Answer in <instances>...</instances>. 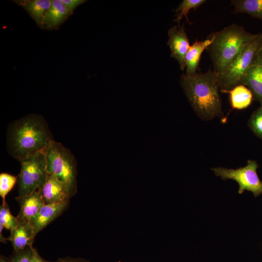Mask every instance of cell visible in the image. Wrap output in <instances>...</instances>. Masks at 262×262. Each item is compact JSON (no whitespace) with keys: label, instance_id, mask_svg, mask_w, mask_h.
Segmentation results:
<instances>
[{"label":"cell","instance_id":"1","mask_svg":"<svg viewBox=\"0 0 262 262\" xmlns=\"http://www.w3.org/2000/svg\"><path fill=\"white\" fill-rule=\"evenodd\" d=\"M53 141L48 125L41 115H27L11 122L7 128L8 151L19 162L46 151Z\"/></svg>","mask_w":262,"mask_h":262},{"label":"cell","instance_id":"2","mask_svg":"<svg viewBox=\"0 0 262 262\" xmlns=\"http://www.w3.org/2000/svg\"><path fill=\"white\" fill-rule=\"evenodd\" d=\"M180 83L196 115L202 120L223 116L219 74L210 67L205 72L183 73Z\"/></svg>","mask_w":262,"mask_h":262},{"label":"cell","instance_id":"3","mask_svg":"<svg viewBox=\"0 0 262 262\" xmlns=\"http://www.w3.org/2000/svg\"><path fill=\"white\" fill-rule=\"evenodd\" d=\"M212 33L213 40L206 50L213 70L219 75L234 61L244 46L255 35L236 24H231Z\"/></svg>","mask_w":262,"mask_h":262},{"label":"cell","instance_id":"4","mask_svg":"<svg viewBox=\"0 0 262 262\" xmlns=\"http://www.w3.org/2000/svg\"><path fill=\"white\" fill-rule=\"evenodd\" d=\"M47 171L55 176L67 188L71 197L77 192V162L70 150L60 143L52 141L46 151Z\"/></svg>","mask_w":262,"mask_h":262},{"label":"cell","instance_id":"5","mask_svg":"<svg viewBox=\"0 0 262 262\" xmlns=\"http://www.w3.org/2000/svg\"><path fill=\"white\" fill-rule=\"evenodd\" d=\"M262 47V33L255 34L234 61L219 75L221 92L226 93L243 84L246 73Z\"/></svg>","mask_w":262,"mask_h":262},{"label":"cell","instance_id":"6","mask_svg":"<svg viewBox=\"0 0 262 262\" xmlns=\"http://www.w3.org/2000/svg\"><path fill=\"white\" fill-rule=\"evenodd\" d=\"M46 151L37 152L19 161L21 169L17 176V196L42 189L48 175Z\"/></svg>","mask_w":262,"mask_h":262},{"label":"cell","instance_id":"7","mask_svg":"<svg viewBox=\"0 0 262 262\" xmlns=\"http://www.w3.org/2000/svg\"><path fill=\"white\" fill-rule=\"evenodd\" d=\"M258 167L256 161L249 160L246 166L237 169L216 167L212 170L216 176L223 180H232L237 182L239 194L246 190L252 192L256 197L262 194V181L257 173Z\"/></svg>","mask_w":262,"mask_h":262},{"label":"cell","instance_id":"8","mask_svg":"<svg viewBox=\"0 0 262 262\" xmlns=\"http://www.w3.org/2000/svg\"><path fill=\"white\" fill-rule=\"evenodd\" d=\"M167 45L170 48L171 56L178 62L181 70L185 68V56L190 45L183 24L178 27L175 26L169 29Z\"/></svg>","mask_w":262,"mask_h":262},{"label":"cell","instance_id":"9","mask_svg":"<svg viewBox=\"0 0 262 262\" xmlns=\"http://www.w3.org/2000/svg\"><path fill=\"white\" fill-rule=\"evenodd\" d=\"M69 201L45 204L29 222L36 235L50 223L59 216L68 207Z\"/></svg>","mask_w":262,"mask_h":262},{"label":"cell","instance_id":"10","mask_svg":"<svg viewBox=\"0 0 262 262\" xmlns=\"http://www.w3.org/2000/svg\"><path fill=\"white\" fill-rule=\"evenodd\" d=\"M20 209L16 216L18 222H30L45 204L41 190L22 196H17Z\"/></svg>","mask_w":262,"mask_h":262},{"label":"cell","instance_id":"11","mask_svg":"<svg viewBox=\"0 0 262 262\" xmlns=\"http://www.w3.org/2000/svg\"><path fill=\"white\" fill-rule=\"evenodd\" d=\"M243 84L250 90L253 99L262 105V47L248 69Z\"/></svg>","mask_w":262,"mask_h":262},{"label":"cell","instance_id":"12","mask_svg":"<svg viewBox=\"0 0 262 262\" xmlns=\"http://www.w3.org/2000/svg\"><path fill=\"white\" fill-rule=\"evenodd\" d=\"M41 193L46 204L69 201L71 197L66 185L53 175H48Z\"/></svg>","mask_w":262,"mask_h":262},{"label":"cell","instance_id":"13","mask_svg":"<svg viewBox=\"0 0 262 262\" xmlns=\"http://www.w3.org/2000/svg\"><path fill=\"white\" fill-rule=\"evenodd\" d=\"M35 236L29 222H19L16 227L10 230L7 239L11 243L14 251H17L33 245Z\"/></svg>","mask_w":262,"mask_h":262},{"label":"cell","instance_id":"14","mask_svg":"<svg viewBox=\"0 0 262 262\" xmlns=\"http://www.w3.org/2000/svg\"><path fill=\"white\" fill-rule=\"evenodd\" d=\"M61 0H51V5L44 22V29L58 30L73 14Z\"/></svg>","mask_w":262,"mask_h":262},{"label":"cell","instance_id":"15","mask_svg":"<svg viewBox=\"0 0 262 262\" xmlns=\"http://www.w3.org/2000/svg\"><path fill=\"white\" fill-rule=\"evenodd\" d=\"M13 1L28 13L38 27L44 29L45 18L51 5V0H14Z\"/></svg>","mask_w":262,"mask_h":262},{"label":"cell","instance_id":"16","mask_svg":"<svg viewBox=\"0 0 262 262\" xmlns=\"http://www.w3.org/2000/svg\"><path fill=\"white\" fill-rule=\"evenodd\" d=\"M213 38L212 33L206 39L202 41L196 40L190 46L184 58L185 73L192 74L197 72L201 55L212 43Z\"/></svg>","mask_w":262,"mask_h":262},{"label":"cell","instance_id":"17","mask_svg":"<svg viewBox=\"0 0 262 262\" xmlns=\"http://www.w3.org/2000/svg\"><path fill=\"white\" fill-rule=\"evenodd\" d=\"M226 93L229 94V100L232 109L242 110L248 107L253 99L250 90L245 85H237Z\"/></svg>","mask_w":262,"mask_h":262},{"label":"cell","instance_id":"18","mask_svg":"<svg viewBox=\"0 0 262 262\" xmlns=\"http://www.w3.org/2000/svg\"><path fill=\"white\" fill-rule=\"evenodd\" d=\"M233 13H244L262 21V0H232Z\"/></svg>","mask_w":262,"mask_h":262},{"label":"cell","instance_id":"19","mask_svg":"<svg viewBox=\"0 0 262 262\" xmlns=\"http://www.w3.org/2000/svg\"><path fill=\"white\" fill-rule=\"evenodd\" d=\"M207 0H183L179 6L175 10L177 12L175 15V18L174 21L178 23V26H180V20L184 16L186 18V21L189 24L191 23L189 21L187 15L191 9H196L200 6L202 5Z\"/></svg>","mask_w":262,"mask_h":262},{"label":"cell","instance_id":"20","mask_svg":"<svg viewBox=\"0 0 262 262\" xmlns=\"http://www.w3.org/2000/svg\"><path fill=\"white\" fill-rule=\"evenodd\" d=\"M16 217L13 216L6 200L0 206V224L7 229H12L18 224Z\"/></svg>","mask_w":262,"mask_h":262},{"label":"cell","instance_id":"21","mask_svg":"<svg viewBox=\"0 0 262 262\" xmlns=\"http://www.w3.org/2000/svg\"><path fill=\"white\" fill-rule=\"evenodd\" d=\"M248 125L254 134L262 140V105L252 113Z\"/></svg>","mask_w":262,"mask_h":262},{"label":"cell","instance_id":"22","mask_svg":"<svg viewBox=\"0 0 262 262\" xmlns=\"http://www.w3.org/2000/svg\"><path fill=\"white\" fill-rule=\"evenodd\" d=\"M17 176H14L6 173L0 174V196L2 201H5V197L12 190L16 182Z\"/></svg>","mask_w":262,"mask_h":262},{"label":"cell","instance_id":"23","mask_svg":"<svg viewBox=\"0 0 262 262\" xmlns=\"http://www.w3.org/2000/svg\"><path fill=\"white\" fill-rule=\"evenodd\" d=\"M33 246L31 245L17 251H13L9 257L11 262H31Z\"/></svg>","mask_w":262,"mask_h":262},{"label":"cell","instance_id":"24","mask_svg":"<svg viewBox=\"0 0 262 262\" xmlns=\"http://www.w3.org/2000/svg\"><path fill=\"white\" fill-rule=\"evenodd\" d=\"M61 1L73 13L79 6L86 1L85 0H61Z\"/></svg>","mask_w":262,"mask_h":262},{"label":"cell","instance_id":"25","mask_svg":"<svg viewBox=\"0 0 262 262\" xmlns=\"http://www.w3.org/2000/svg\"><path fill=\"white\" fill-rule=\"evenodd\" d=\"M54 262H90L89 261L81 258H72L71 257H66L60 258Z\"/></svg>","mask_w":262,"mask_h":262},{"label":"cell","instance_id":"26","mask_svg":"<svg viewBox=\"0 0 262 262\" xmlns=\"http://www.w3.org/2000/svg\"><path fill=\"white\" fill-rule=\"evenodd\" d=\"M31 262H54L44 259L38 253L36 249L32 246V257Z\"/></svg>","mask_w":262,"mask_h":262},{"label":"cell","instance_id":"27","mask_svg":"<svg viewBox=\"0 0 262 262\" xmlns=\"http://www.w3.org/2000/svg\"><path fill=\"white\" fill-rule=\"evenodd\" d=\"M3 228V227L1 224H0V242L4 244H7V239L4 238L2 233Z\"/></svg>","mask_w":262,"mask_h":262},{"label":"cell","instance_id":"28","mask_svg":"<svg viewBox=\"0 0 262 262\" xmlns=\"http://www.w3.org/2000/svg\"><path fill=\"white\" fill-rule=\"evenodd\" d=\"M0 262H11V261L9 258L1 255L0 256Z\"/></svg>","mask_w":262,"mask_h":262},{"label":"cell","instance_id":"29","mask_svg":"<svg viewBox=\"0 0 262 262\" xmlns=\"http://www.w3.org/2000/svg\"></svg>","mask_w":262,"mask_h":262}]
</instances>
